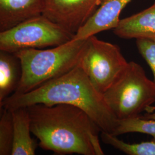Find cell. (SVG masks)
Instances as JSON below:
<instances>
[{
  "label": "cell",
  "instance_id": "6",
  "mask_svg": "<svg viewBox=\"0 0 155 155\" xmlns=\"http://www.w3.org/2000/svg\"><path fill=\"white\" fill-rule=\"evenodd\" d=\"M74 36L42 15L0 32V50L15 53L24 49L54 47L72 40Z\"/></svg>",
  "mask_w": 155,
  "mask_h": 155
},
{
  "label": "cell",
  "instance_id": "13",
  "mask_svg": "<svg viewBox=\"0 0 155 155\" xmlns=\"http://www.w3.org/2000/svg\"><path fill=\"white\" fill-rule=\"evenodd\" d=\"M141 133L153 137L155 142V120L145 119L137 116L118 120L116 128L112 134L120 136L129 133Z\"/></svg>",
  "mask_w": 155,
  "mask_h": 155
},
{
  "label": "cell",
  "instance_id": "5",
  "mask_svg": "<svg viewBox=\"0 0 155 155\" xmlns=\"http://www.w3.org/2000/svg\"><path fill=\"white\" fill-rule=\"evenodd\" d=\"M127 64L118 45L94 35L86 39L78 65L103 94L121 76Z\"/></svg>",
  "mask_w": 155,
  "mask_h": 155
},
{
  "label": "cell",
  "instance_id": "2",
  "mask_svg": "<svg viewBox=\"0 0 155 155\" xmlns=\"http://www.w3.org/2000/svg\"><path fill=\"white\" fill-rule=\"evenodd\" d=\"M36 104L77 106L90 117L101 132L113 134L118 124V120L107 105L103 94L94 87L78 65L28 93L12 94L0 102V107L12 110Z\"/></svg>",
  "mask_w": 155,
  "mask_h": 155
},
{
  "label": "cell",
  "instance_id": "3",
  "mask_svg": "<svg viewBox=\"0 0 155 155\" xmlns=\"http://www.w3.org/2000/svg\"><path fill=\"white\" fill-rule=\"evenodd\" d=\"M87 39H73L47 50L29 48L13 53L21 61L22 77L13 94L28 93L71 71L77 66Z\"/></svg>",
  "mask_w": 155,
  "mask_h": 155
},
{
  "label": "cell",
  "instance_id": "4",
  "mask_svg": "<svg viewBox=\"0 0 155 155\" xmlns=\"http://www.w3.org/2000/svg\"><path fill=\"white\" fill-rule=\"evenodd\" d=\"M103 95L118 120L139 116L143 111L150 110L155 102V83L147 77L140 64L129 61Z\"/></svg>",
  "mask_w": 155,
  "mask_h": 155
},
{
  "label": "cell",
  "instance_id": "7",
  "mask_svg": "<svg viewBox=\"0 0 155 155\" xmlns=\"http://www.w3.org/2000/svg\"><path fill=\"white\" fill-rule=\"evenodd\" d=\"M43 15L75 35L103 0H45Z\"/></svg>",
  "mask_w": 155,
  "mask_h": 155
},
{
  "label": "cell",
  "instance_id": "1",
  "mask_svg": "<svg viewBox=\"0 0 155 155\" xmlns=\"http://www.w3.org/2000/svg\"><path fill=\"white\" fill-rule=\"evenodd\" d=\"M27 107L31 132L43 150L58 155H104L98 137L101 130L82 109L67 104Z\"/></svg>",
  "mask_w": 155,
  "mask_h": 155
},
{
  "label": "cell",
  "instance_id": "15",
  "mask_svg": "<svg viewBox=\"0 0 155 155\" xmlns=\"http://www.w3.org/2000/svg\"><path fill=\"white\" fill-rule=\"evenodd\" d=\"M136 45L139 53L149 65L155 83V39H136Z\"/></svg>",
  "mask_w": 155,
  "mask_h": 155
},
{
  "label": "cell",
  "instance_id": "10",
  "mask_svg": "<svg viewBox=\"0 0 155 155\" xmlns=\"http://www.w3.org/2000/svg\"><path fill=\"white\" fill-rule=\"evenodd\" d=\"M11 111L14 137L12 155H34L38 145L31 137V121L28 107H19Z\"/></svg>",
  "mask_w": 155,
  "mask_h": 155
},
{
  "label": "cell",
  "instance_id": "16",
  "mask_svg": "<svg viewBox=\"0 0 155 155\" xmlns=\"http://www.w3.org/2000/svg\"><path fill=\"white\" fill-rule=\"evenodd\" d=\"M143 118L145 119H152V120H155V113H148L147 114H144L143 116H140Z\"/></svg>",
  "mask_w": 155,
  "mask_h": 155
},
{
  "label": "cell",
  "instance_id": "8",
  "mask_svg": "<svg viewBox=\"0 0 155 155\" xmlns=\"http://www.w3.org/2000/svg\"><path fill=\"white\" fill-rule=\"evenodd\" d=\"M45 0H0V32L42 15Z\"/></svg>",
  "mask_w": 155,
  "mask_h": 155
},
{
  "label": "cell",
  "instance_id": "14",
  "mask_svg": "<svg viewBox=\"0 0 155 155\" xmlns=\"http://www.w3.org/2000/svg\"><path fill=\"white\" fill-rule=\"evenodd\" d=\"M0 108V155H12L14 137L12 114L10 110Z\"/></svg>",
  "mask_w": 155,
  "mask_h": 155
},
{
  "label": "cell",
  "instance_id": "12",
  "mask_svg": "<svg viewBox=\"0 0 155 155\" xmlns=\"http://www.w3.org/2000/svg\"><path fill=\"white\" fill-rule=\"evenodd\" d=\"M111 133L101 132L102 141L106 144L111 145L128 155H155V142H142L129 144L124 142Z\"/></svg>",
  "mask_w": 155,
  "mask_h": 155
},
{
  "label": "cell",
  "instance_id": "9",
  "mask_svg": "<svg viewBox=\"0 0 155 155\" xmlns=\"http://www.w3.org/2000/svg\"><path fill=\"white\" fill-rule=\"evenodd\" d=\"M113 32L121 39H155V1L144 11L120 19Z\"/></svg>",
  "mask_w": 155,
  "mask_h": 155
},
{
  "label": "cell",
  "instance_id": "11",
  "mask_svg": "<svg viewBox=\"0 0 155 155\" xmlns=\"http://www.w3.org/2000/svg\"><path fill=\"white\" fill-rule=\"evenodd\" d=\"M21 77L20 59L13 53L0 50V102L15 93Z\"/></svg>",
  "mask_w": 155,
  "mask_h": 155
}]
</instances>
